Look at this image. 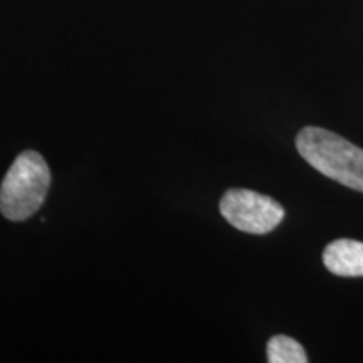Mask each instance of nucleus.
<instances>
[{"mask_svg": "<svg viewBox=\"0 0 363 363\" xmlns=\"http://www.w3.org/2000/svg\"><path fill=\"white\" fill-rule=\"evenodd\" d=\"M326 269L335 276L358 278L363 276V242L355 239H337L323 252Z\"/></svg>", "mask_w": 363, "mask_h": 363, "instance_id": "4", "label": "nucleus"}, {"mask_svg": "<svg viewBox=\"0 0 363 363\" xmlns=\"http://www.w3.org/2000/svg\"><path fill=\"white\" fill-rule=\"evenodd\" d=\"M267 362L269 363H306L308 357L305 348L296 340L276 335L267 343Z\"/></svg>", "mask_w": 363, "mask_h": 363, "instance_id": "5", "label": "nucleus"}, {"mask_svg": "<svg viewBox=\"0 0 363 363\" xmlns=\"http://www.w3.org/2000/svg\"><path fill=\"white\" fill-rule=\"evenodd\" d=\"M51 187V170L43 155L27 150L17 155L0 185V212L6 219L22 222L43 207Z\"/></svg>", "mask_w": 363, "mask_h": 363, "instance_id": "2", "label": "nucleus"}, {"mask_svg": "<svg viewBox=\"0 0 363 363\" xmlns=\"http://www.w3.org/2000/svg\"><path fill=\"white\" fill-rule=\"evenodd\" d=\"M296 148L313 169L328 179L363 192V150L333 131L306 126L296 136Z\"/></svg>", "mask_w": 363, "mask_h": 363, "instance_id": "1", "label": "nucleus"}, {"mask_svg": "<svg viewBox=\"0 0 363 363\" xmlns=\"http://www.w3.org/2000/svg\"><path fill=\"white\" fill-rule=\"evenodd\" d=\"M219 208L230 225L247 234L271 233L284 219V208L279 202L246 189L227 190Z\"/></svg>", "mask_w": 363, "mask_h": 363, "instance_id": "3", "label": "nucleus"}]
</instances>
